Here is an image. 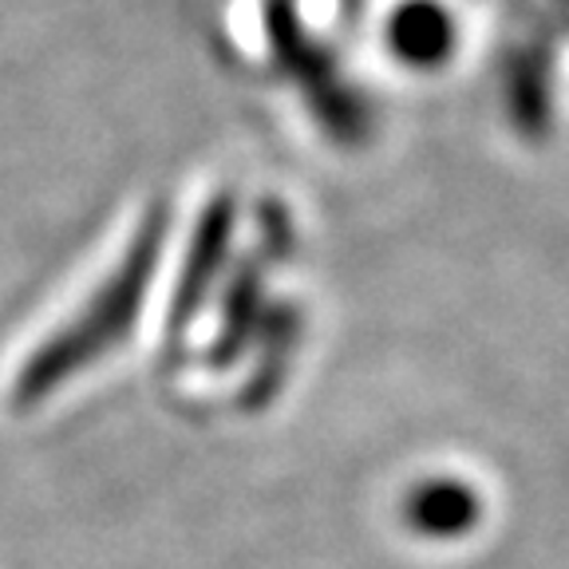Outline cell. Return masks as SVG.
Here are the masks:
<instances>
[{"label":"cell","instance_id":"cell-2","mask_svg":"<svg viewBox=\"0 0 569 569\" xmlns=\"http://www.w3.org/2000/svg\"><path fill=\"white\" fill-rule=\"evenodd\" d=\"M226 233H230V206H213V213L206 218L202 238H198V258L190 261L187 277H182V293H178V320H187V309H194L198 297H202L206 281H210L213 266H218V253L226 246Z\"/></svg>","mask_w":569,"mask_h":569},{"label":"cell","instance_id":"cell-1","mask_svg":"<svg viewBox=\"0 0 569 569\" xmlns=\"http://www.w3.org/2000/svg\"><path fill=\"white\" fill-rule=\"evenodd\" d=\"M162 253V222H142V230L134 233L127 258L116 266V273L107 277L103 289L76 312L68 329L52 332V337L40 345V352L28 356V365L20 368L17 380V403H36L52 396L60 383H68L71 376L88 368L91 360L107 352L111 345L127 337L134 329V317L142 309V297H147V284L159 266Z\"/></svg>","mask_w":569,"mask_h":569},{"label":"cell","instance_id":"cell-3","mask_svg":"<svg viewBox=\"0 0 569 569\" xmlns=\"http://www.w3.org/2000/svg\"><path fill=\"white\" fill-rule=\"evenodd\" d=\"M471 498L455 487H436L427 498H419L411 518H416L423 530H459L462 522H471Z\"/></svg>","mask_w":569,"mask_h":569}]
</instances>
